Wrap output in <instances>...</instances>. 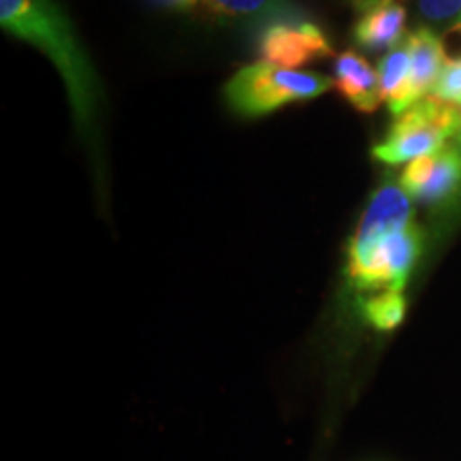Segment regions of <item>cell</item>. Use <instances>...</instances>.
Listing matches in <instances>:
<instances>
[{
    "label": "cell",
    "mask_w": 461,
    "mask_h": 461,
    "mask_svg": "<svg viewBox=\"0 0 461 461\" xmlns=\"http://www.w3.org/2000/svg\"><path fill=\"white\" fill-rule=\"evenodd\" d=\"M5 32L34 45L54 62L67 86L79 131L90 132L99 105V82L77 32L56 0H0Z\"/></svg>",
    "instance_id": "cell-1"
},
{
    "label": "cell",
    "mask_w": 461,
    "mask_h": 461,
    "mask_svg": "<svg viewBox=\"0 0 461 461\" xmlns=\"http://www.w3.org/2000/svg\"><path fill=\"white\" fill-rule=\"evenodd\" d=\"M333 86L316 73L288 71L267 62L240 68L224 86V99L241 118H261L291 103L312 101Z\"/></svg>",
    "instance_id": "cell-2"
},
{
    "label": "cell",
    "mask_w": 461,
    "mask_h": 461,
    "mask_svg": "<svg viewBox=\"0 0 461 461\" xmlns=\"http://www.w3.org/2000/svg\"><path fill=\"white\" fill-rule=\"evenodd\" d=\"M461 107L428 96L395 115L383 141L372 148V158L384 165H403L431 157L459 137Z\"/></svg>",
    "instance_id": "cell-3"
},
{
    "label": "cell",
    "mask_w": 461,
    "mask_h": 461,
    "mask_svg": "<svg viewBox=\"0 0 461 461\" xmlns=\"http://www.w3.org/2000/svg\"><path fill=\"white\" fill-rule=\"evenodd\" d=\"M257 51L261 62L297 71L299 67L333 56V45L321 26L303 17H282L267 22L258 32Z\"/></svg>",
    "instance_id": "cell-4"
},
{
    "label": "cell",
    "mask_w": 461,
    "mask_h": 461,
    "mask_svg": "<svg viewBox=\"0 0 461 461\" xmlns=\"http://www.w3.org/2000/svg\"><path fill=\"white\" fill-rule=\"evenodd\" d=\"M408 197L423 205H447L461 194V146L455 140L445 149L406 165L400 176Z\"/></svg>",
    "instance_id": "cell-5"
},
{
    "label": "cell",
    "mask_w": 461,
    "mask_h": 461,
    "mask_svg": "<svg viewBox=\"0 0 461 461\" xmlns=\"http://www.w3.org/2000/svg\"><path fill=\"white\" fill-rule=\"evenodd\" d=\"M412 224V199L402 184L384 182L374 190L370 203L363 212L355 235L348 241V250H363L378 244L380 240L403 230Z\"/></svg>",
    "instance_id": "cell-6"
},
{
    "label": "cell",
    "mask_w": 461,
    "mask_h": 461,
    "mask_svg": "<svg viewBox=\"0 0 461 461\" xmlns=\"http://www.w3.org/2000/svg\"><path fill=\"white\" fill-rule=\"evenodd\" d=\"M353 39L367 51L393 50L406 39V7L402 0H355Z\"/></svg>",
    "instance_id": "cell-7"
},
{
    "label": "cell",
    "mask_w": 461,
    "mask_h": 461,
    "mask_svg": "<svg viewBox=\"0 0 461 461\" xmlns=\"http://www.w3.org/2000/svg\"><path fill=\"white\" fill-rule=\"evenodd\" d=\"M333 88L361 113H374L383 103L378 71L355 50H346L336 58Z\"/></svg>",
    "instance_id": "cell-8"
},
{
    "label": "cell",
    "mask_w": 461,
    "mask_h": 461,
    "mask_svg": "<svg viewBox=\"0 0 461 461\" xmlns=\"http://www.w3.org/2000/svg\"><path fill=\"white\" fill-rule=\"evenodd\" d=\"M408 45H411V90H408V101L411 107L414 103L428 99L434 86L440 77L447 60L442 54L440 34L434 28L419 26L408 34Z\"/></svg>",
    "instance_id": "cell-9"
},
{
    "label": "cell",
    "mask_w": 461,
    "mask_h": 461,
    "mask_svg": "<svg viewBox=\"0 0 461 461\" xmlns=\"http://www.w3.org/2000/svg\"><path fill=\"white\" fill-rule=\"evenodd\" d=\"M201 14L224 22H274L299 15L291 0H201Z\"/></svg>",
    "instance_id": "cell-10"
},
{
    "label": "cell",
    "mask_w": 461,
    "mask_h": 461,
    "mask_svg": "<svg viewBox=\"0 0 461 461\" xmlns=\"http://www.w3.org/2000/svg\"><path fill=\"white\" fill-rule=\"evenodd\" d=\"M378 79H380V95L387 103L391 113L400 115L411 107L408 101V90H411V45L408 39L387 51V56L378 65Z\"/></svg>",
    "instance_id": "cell-11"
},
{
    "label": "cell",
    "mask_w": 461,
    "mask_h": 461,
    "mask_svg": "<svg viewBox=\"0 0 461 461\" xmlns=\"http://www.w3.org/2000/svg\"><path fill=\"white\" fill-rule=\"evenodd\" d=\"M361 312L374 330L391 331L403 321L406 299L402 291H383L361 297Z\"/></svg>",
    "instance_id": "cell-12"
},
{
    "label": "cell",
    "mask_w": 461,
    "mask_h": 461,
    "mask_svg": "<svg viewBox=\"0 0 461 461\" xmlns=\"http://www.w3.org/2000/svg\"><path fill=\"white\" fill-rule=\"evenodd\" d=\"M417 9L429 28H448L455 22H461V0H417Z\"/></svg>",
    "instance_id": "cell-13"
},
{
    "label": "cell",
    "mask_w": 461,
    "mask_h": 461,
    "mask_svg": "<svg viewBox=\"0 0 461 461\" xmlns=\"http://www.w3.org/2000/svg\"><path fill=\"white\" fill-rule=\"evenodd\" d=\"M429 96L448 103V105L461 107V62H447Z\"/></svg>",
    "instance_id": "cell-14"
},
{
    "label": "cell",
    "mask_w": 461,
    "mask_h": 461,
    "mask_svg": "<svg viewBox=\"0 0 461 461\" xmlns=\"http://www.w3.org/2000/svg\"><path fill=\"white\" fill-rule=\"evenodd\" d=\"M154 5L167 11H180V14H188L201 7V0H152Z\"/></svg>",
    "instance_id": "cell-15"
},
{
    "label": "cell",
    "mask_w": 461,
    "mask_h": 461,
    "mask_svg": "<svg viewBox=\"0 0 461 461\" xmlns=\"http://www.w3.org/2000/svg\"><path fill=\"white\" fill-rule=\"evenodd\" d=\"M457 141H459V146H461V131H459V137H457Z\"/></svg>",
    "instance_id": "cell-16"
}]
</instances>
